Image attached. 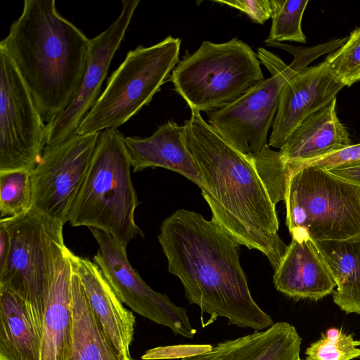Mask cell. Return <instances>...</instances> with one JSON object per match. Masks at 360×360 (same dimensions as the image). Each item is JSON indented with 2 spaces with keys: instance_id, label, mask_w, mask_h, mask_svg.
I'll use <instances>...</instances> for the list:
<instances>
[{
  "instance_id": "1",
  "label": "cell",
  "mask_w": 360,
  "mask_h": 360,
  "mask_svg": "<svg viewBox=\"0 0 360 360\" xmlns=\"http://www.w3.org/2000/svg\"><path fill=\"white\" fill-rule=\"evenodd\" d=\"M158 240L168 271L179 278L190 304L213 319L226 318L229 325L255 331L274 324L251 295L240 245L214 221L177 210L162 223Z\"/></svg>"
},
{
  "instance_id": "2",
  "label": "cell",
  "mask_w": 360,
  "mask_h": 360,
  "mask_svg": "<svg viewBox=\"0 0 360 360\" xmlns=\"http://www.w3.org/2000/svg\"><path fill=\"white\" fill-rule=\"evenodd\" d=\"M186 142L202 179L212 220L238 243L262 252L276 270L288 245L278 235L276 205L252 160L227 143L191 110Z\"/></svg>"
},
{
  "instance_id": "3",
  "label": "cell",
  "mask_w": 360,
  "mask_h": 360,
  "mask_svg": "<svg viewBox=\"0 0 360 360\" xmlns=\"http://www.w3.org/2000/svg\"><path fill=\"white\" fill-rule=\"evenodd\" d=\"M90 42L58 12L54 0H25L21 15L1 41L46 125L76 96Z\"/></svg>"
},
{
  "instance_id": "4",
  "label": "cell",
  "mask_w": 360,
  "mask_h": 360,
  "mask_svg": "<svg viewBox=\"0 0 360 360\" xmlns=\"http://www.w3.org/2000/svg\"><path fill=\"white\" fill-rule=\"evenodd\" d=\"M131 167L124 136L117 129L102 131L70 211V225L103 231L124 247L136 236H143L134 219L139 202Z\"/></svg>"
},
{
  "instance_id": "5",
  "label": "cell",
  "mask_w": 360,
  "mask_h": 360,
  "mask_svg": "<svg viewBox=\"0 0 360 360\" xmlns=\"http://www.w3.org/2000/svg\"><path fill=\"white\" fill-rule=\"evenodd\" d=\"M341 44L339 39L307 48L273 44L274 47L285 49L294 56L289 65L274 53L259 48L258 58L271 76L250 88L229 105L207 112V123L231 146L253 160L268 146V132L277 112L283 85L311 61L335 51Z\"/></svg>"
},
{
  "instance_id": "6",
  "label": "cell",
  "mask_w": 360,
  "mask_h": 360,
  "mask_svg": "<svg viewBox=\"0 0 360 360\" xmlns=\"http://www.w3.org/2000/svg\"><path fill=\"white\" fill-rule=\"evenodd\" d=\"M284 201L292 239L340 240L360 235V187L325 169L292 172Z\"/></svg>"
},
{
  "instance_id": "7",
  "label": "cell",
  "mask_w": 360,
  "mask_h": 360,
  "mask_svg": "<svg viewBox=\"0 0 360 360\" xmlns=\"http://www.w3.org/2000/svg\"><path fill=\"white\" fill-rule=\"evenodd\" d=\"M257 54L234 37L224 43L204 41L179 60L167 81L191 110L207 112L232 103L264 79Z\"/></svg>"
},
{
  "instance_id": "8",
  "label": "cell",
  "mask_w": 360,
  "mask_h": 360,
  "mask_svg": "<svg viewBox=\"0 0 360 360\" xmlns=\"http://www.w3.org/2000/svg\"><path fill=\"white\" fill-rule=\"evenodd\" d=\"M181 39L169 35L161 41L130 50L82 122L77 134L117 129L149 104L179 60Z\"/></svg>"
},
{
  "instance_id": "9",
  "label": "cell",
  "mask_w": 360,
  "mask_h": 360,
  "mask_svg": "<svg viewBox=\"0 0 360 360\" xmlns=\"http://www.w3.org/2000/svg\"><path fill=\"white\" fill-rule=\"evenodd\" d=\"M46 146V124L11 58L0 48V172L32 171Z\"/></svg>"
},
{
  "instance_id": "10",
  "label": "cell",
  "mask_w": 360,
  "mask_h": 360,
  "mask_svg": "<svg viewBox=\"0 0 360 360\" xmlns=\"http://www.w3.org/2000/svg\"><path fill=\"white\" fill-rule=\"evenodd\" d=\"M11 237L7 264L0 273V287L6 288L25 302L41 340L47 285L46 243L51 221L33 208L27 212L1 218Z\"/></svg>"
},
{
  "instance_id": "11",
  "label": "cell",
  "mask_w": 360,
  "mask_h": 360,
  "mask_svg": "<svg viewBox=\"0 0 360 360\" xmlns=\"http://www.w3.org/2000/svg\"><path fill=\"white\" fill-rule=\"evenodd\" d=\"M101 132L46 146L32 172L34 210L63 226L87 174Z\"/></svg>"
},
{
  "instance_id": "12",
  "label": "cell",
  "mask_w": 360,
  "mask_h": 360,
  "mask_svg": "<svg viewBox=\"0 0 360 360\" xmlns=\"http://www.w3.org/2000/svg\"><path fill=\"white\" fill-rule=\"evenodd\" d=\"M89 230L99 246L93 262L120 301L139 315L169 328L175 335L193 338L196 330L191 325L186 310L143 281L129 263L126 247L112 236L95 228Z\"/></svg>"
},
{
  "instance_id": "13",
  "label": "cell",
  "mask_w": 360,
  "mask_h": 360,
  "mask_svg": "<svg viewBox=\"0 0 360 360\" xmlns=\"http://www.w3.org/2000/svg\"><path fill=\"white\" fill-rule=\"evenodd\" d=\"M139 3V0H123L117 19L106 30L91 39L79 89L67 108L46 125V146L60 143L77 134L82 122L101 95L111 61Z\"/></svg>"
},
{
  "instance_id": "14",
  "label": "cell",
  "mask_w": 360,
  "mask_h": 360,
  "mask_svg": "<svg viewBox=\"0 0 360 360\" xmlns=\"http://www.w3.org/2000/svg\"><path fill=\"white\" fill-rule=\"evenodd\" d=\"M63 226L53 223L47 238V285L41 340V360H70L72 347L71 251Z\"/></svg>"
},
{
  "instance_id": "15",
  "label": "cell",
  "mask_w": 360,
  "mask_h": 360,
  "mask_svg": "<svg viewBox=\"0 0 360 360\" xmlns=\"http://www.w3.org/2000/svg\"><path fill=\"white\" fill-rule=\"evenodd\" d=\"M344 86L325 60L290 79L280 93L268 146L280 149L304 120L336 98Z\"/></svg>"
},
{
  "instance_id": "16",
  "label": "cell",
  "mask_w": 360,
  "mask_h": 360,
  "mask_svg": "<svg viewBox=\"0 0 360 360\" xmlns=\"http://www.w3.org/2000/svg\"><path fill=\"white\" fill-rule=\"evenodd\" d=\"M70 259L92 311L106 335L124 360H130L135 316L124 307L94 262L72 252Z\"/></svg>"
},
{
  "instance_id": "17",
  "label": "cell",
  "mask_w": 360,
  "mask_h": 360,
  "mask_svg": "<svg viewBox=\"0 0 360 360\" xmlns=\"http://www.w3.org/2000/svg\"><path fill=\"white\" fill-rule=\"evenodd\" d=\"M124 143L134 172L162 167L201 187L199 170L186 145L184 124L168 120L148 137L124 136Z\"/></svg>"
},
{
  "instance_id": "18",
  "label": "cell",
  "mask_w": 360,
  "mask_h": 360,
  "mask_svg": "<svg viewBox=\"0 0 360 360\" xmlns=\"http://www.w3.org/2000/svg\"><path fill=\"white\" fill-rule=\"evenodd\" d=\"M273 281L276 290L297 300H321L336 286L323 258L309 239H292L274 271Z\"/></svg>"
},
{
  "instance_id": "19",
  "label": "cell",
  "mask_w": 360,
  "mask_h": 360,
  "mask_svg": "<svg viewBox=\"0 0 360 360\" xmlns=\"http://www.w3.org/2000/svg\"><path fill=\"white\" fill-rule=\"evenodd\" d=\"M301 342L295 328L280 321L181 360H299Z\"/></svg>"
},
{
  "instance_id": "20",
  "label": "cell",
  "mask_w": 360,
  "mask_h": 360,
  "mask_svg": "<svg viewBox=\"0 0 360 360\" xmlns=\"http://www.w3.org/2000/svg\"><path fill=\"white\" fill-rule=\"evenodd\" d=\"M336 98L304 120L278 151L287 164L314 160L351 145L349 133L339 120Z\"/></svg>"
},
{
  "instance_id": "21",
  "label": "cell",
  "mask_w": 360,
  "mask_h": 360,
  "mask_svg": "<svg viewBox=\"0 0 360 360\" xmlns=\"http://www.w3.org/2000/svg\"><path fill=\"white\" fill-rule=\"evenodd\" d=\"M0 360H41V338L25 303L4 287H0Z\"/></svg>"
},
{
  "instance_id": "22",
  "label": "cell",
  "mask_w": 360,
  "mask_h": 360,
  "mask_svg": "<svg viewBox=\"0 0 360 360\" xmlns=\"http://www.w3.org/2000/svg\"><path fill=\"white\" fill-rule=\"evenodd\" d=\"M336 283L333 302L347 314H360V235L340 240H311Z\"/></svg>"
},
{
  "instance_id": "23",
  "label": "cell",
  "mask_w": 360,
  "mask_h": 360,
  "mask_svg": "<svg viewBox=\"0 0 360 360\" xmlns=\"http://www.w3.org/2000/svg\"><path fill=\"white\" fill-rule=\"evenodd\" d=\"M72 347L70 360H124L89 304L79 276H72Z\"/></svg>"
},
{
  "instance_id": "24",
  "label": "cell",
  "mask_w": 360,
  "mask_h": 360,
  "mask_svg": "<svg viewBox=\"0 0 360 360\" xmlns=\"http://www.w3.org/2000/svg\"><path fill=\"white\" fill-rule=\"evenodd\" d=\"M32 172L17 170L0 172L1 218L18 216L32 208Z\"/></svg>"
},
{
  "instance_id": "25",
  "label": "cell",
  "mask_w": 360,
  "mask_h": 360,
  "mask_svg": "<svg viewBox=\"0 0 360 360\" xmlns=\"http://www.w3.org/2000/svg\"><path fill=\"white\" fill-rule=\"evenodd\" d=\"M308 0H272L274 13L267 44L290 41L306 43L302 19Z\"/></svg>"
},
{
  "instance_id": "26",
  "label": "cell",
  "mask_w": 360,
  "mask_h": 360,
  "mask_svg": "<svg viewBox=\"0 0 360 360\" xmlns=\"http://www.w3.org/2000/svg\"><path fill=\"white\" fill-rule=\"evenodd\" d=\"M360 340L340 329L329 328L306 349L305 360H352L360 357Z\"/></svg>"
},
{
  "instance_id": "27",
  "label": "cell",
  "mask_w": 360,
  "mask_h": 360,
  "mask_svg": "<svg viewBox=\"0 0 360 360\" xmlns=\"http://www.w3.org/2000/svg\"><path fill=\"white\" fill-rule=\"evenodd\" d=\"M325 60L338 80L347 86L360 67V27L352 31L345 44L331 52Z\"/></svg>"
},
{
  "instance_id": "28",
  "label": "cell",
  "mask_w": 360,
  "mask_h": 360,
  "mask_svg": "<svg viewBox=\"0 0 360 360\" xmlns=\"http://www.w3.org/2000/svg\"><path fill=\"white\" fill-rule=\"evenodd\" d=\"M359 160L360 143H357L354 145L351 144L349 146L330 154L309 161L297 164H285L292 173L294 171H297L306 167H319L321 168L328 169Z\"/></svg>"
},
{
  "instance_id": "29",
  "label": "cell",
  "mask_w": 360,
  "mask_h": 360,
  "mask_svg": "<svg viewBox=\"0 0 360 360\" xmlns=\"http://www.w3.org/2000/svg\"><path fill=\"white\" fill-rule=\"evenodd\" d=\"M215 3L225 4L245 13L253 22L264 24L274 13L272 0H215Z\"/></svg>"
},
{
  "instance_id": "30",
  "label": "cell",
  "mask_w": 360,
  "mask_h": 360,
  "mask_svg": "<svg viewBox=\"0 0 360 360\" xmlns=\"http://www.w3.org/2000/svg\"><path fill=\"white\" fill-rule=\"evenodd\" d=\"M326 170L340 179L360 187V160Z\"/></svg>"
},
{
  "instance_id": "31",
  "label": "cell",
  "mask_w": 360,
  "mask_h": 360,
  "mask_svg": "<svg viewBox=\"0 0 360 360\" xmlns=\"http://www.w3.org/2000/svg\"><path fill=\"white\" fill-rule=\"evenodd\" d=\"M11 237L6 226L0 222V273L7 264L11 252Z\"/></svg>"
},
{
  "instance_id": "32",
  "label": "cell",
  "mask_w": 360,
  "mask_h": 360,
  "mask_svg": "<svg viewBox=\"0 0 360 360\" xmlns=\"http://www.w3.org/2000/svg\"><path fill=\"white\" fill-rule=\"evenodd\" d=\"M360 80V67L357 69V70L354 73V75L349 79L347 86H350L354 83Z\"/></svg>"
},
{
  "instance_id": "33",
  "label": "cell",
  "mask_w": 360,
  "mask_h": 360,
  "mask_svg": "<svg viewBox=\"0 0 360 360\" xmlns=\"http://www.w3.org/2000/svg\"><path fill=\"white\" fill-rule=\"evenodd\" d=\"M130 360H134V359H131Z\"/></svg>"
},
{
  "instance_id": "34",
  "label": "cell",
  "mask_w": 360,
  "mask_h": 360,
  "mask_svg": "<svg viewBox=\"0 0 360 360\" xmlns=\"http://www.w3.org/2000/svg\"><path fill=\"white\" fill-rule=\"evenodd\" d=\"M299 360H302L301 359H300Z\"/></svg>"
}]
</instances>
